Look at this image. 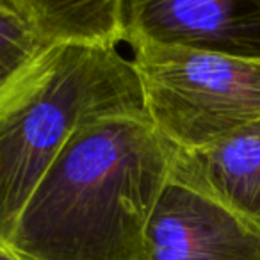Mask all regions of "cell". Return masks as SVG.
I'll return each mask as SVG.
<instances>
[{"label":"cell","mask_w":260,"mask_h":260,"mask_svg":"<svg viewBox=\"0 0 260 260\" xmlns=\"http://www.w3.org/2000/svg\"><path fill=\"white\" fill-rule=\"evenodd\" d=\"M143 260H260V232L171 177L146 224Z\"/></svg>","instance_id":"cell-5"},{"label":"cell","mask_w":260,"mask_h":260,"mask_svg":"<svg viewBox=\"0 0 260 260\" xmlns=\"http://www.w3.org/2000/svg\"><path fill=\"white\" fill-rule=\"evenodd\" d=\"M57 43L118 45L119 0H15Z\"/></svg>","instance_id":"cell-8"},{"label":"cell","mask_w":260,"mask_h":260,"mask_svg":"<svg viewBox=\"0 0 260 260\" xmlns=\"http://www.w3.org/2000/svg\"><path fill=\"white\" fill-rule=\"evenodd\" d=\"M173 178L216 198L260 232V121L203 148L177 150Z\"/></svg>","instance_id":"cell-6"},{"label":"cell","mask_w":260,"mask_h":260,"mask_svg":"<svg viewBox=\"0 0 260 260\" xmlns=\"http://www.w3.org/2000/svg\"><path fill=\"white\" fill-rule=\"evenodd\" d=\"M59 45L15 0H0V107L45 68Z\"/></svg>","instance_id":"cell-7"},{"label":"cell","mask_w":260,"mask_h":260,"mask_svg":"<svg viewBox=\"0 0 260 260\" xmlns=\"http://www.w3.org/2000/svg\"><path fill=\"white\" fill-rule=\"evenodd\" d=\"M141 112L138 73L118 45H59L0 107V244L11 242L27 202L77 128L104 116Z\"/></svg>","instance_id":"cell-2"},{"label":"cell","mask_w":260,"mask_h":260,"mask_svg":"<svg viewBox=\"0 0 260 260\" xmlns=\"http://www.w3.org/2000/svg\"><path fill=\"white\" fill-rule=\"evenodd\" d=\"M150 121L180 152L260 121V61L166 45L132 47Z\"/></svg>","instance_id":"cell-3"},{"label":"cell","mask_w":260,"mask_h":260,"mask_svg":"<svg viewBox=\"0 0 260 260\" xmlns=\"http://www.w3.org/2000/svg\"><path fill=\"white\" fill-rule=\"evenodd\" d=\"M0 260H29L11 244H0Z\"/></svg>","instance_id":"cell-9"},{"label":"cell","mask_w":260,"mask_h":260,"mask_svg":"<svg viewBox=\"0 0 260 260\" xmlns=\"http://www.w3.org/2000/svg\"><path fill=\"white\" fill-rule=\"evenodd\" d=\"M175 155L146 112L86 123L32 192L9 244L29 260H143Z\"/></svg>","instance_id":"cell-1"},{"label":"cell","mask_w":260,"mask_h":260,"mask_svg":"<svg viewBox=\"0 0 260 260\" xmlns=\"http://www.w3.org/2000/svg\"><path fill=\"white\" fill-rule=\"evenodd\" d=\"M119 34L260 61V0H119Z\"/></svg>","instance_id":"cell-4"}]
</instances>
